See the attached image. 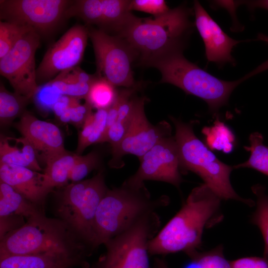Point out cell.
<instances>
[{
    "label": "cell",
    "mask_w": 268,
    "mask_h": 268,
    "mask_svg": "<svg viewBox=\"0 0 268 268\" xmlns=\"http://www.w3.org/2000/svg\"><path fill=\"white\" fill-rule=\"evenodd\" d=\"M221 200L204 183L193 189L180 210L148 242L149 255L183 252L189 256L197 251L204 229L218 218Z\"/></svg>",
    "instance_id": "6da1fadb"
},
{
    "label": "cell",
    "mask_w": 268,
    "mask_h": 268,
    "mask_svg": "<svg viewBox=\"0 0 268 268\" xmlns=\"http://www.w3.org/2000/svg\"><path fill=\"white\" fill-rule=\"evenodd\" d=\"M190 11L186 6L180 5L157 17H137L119 37L135 51L138 64L145 66L151 60L183 49L192 27Z\"/></svg>",
    "instance_id": "7a4b0ae2"
},
{
    "label": "cell",
    "mask_w": 268,
    "mask_h": 268,
    "mask_svg": "<svg viewBox=\"0 0 268 268\" xmlns=\"http://www.w3.org/2000/svg\"><path fill=\"white\" fill-rule=\"evenodd\" d=\"M165 196L153 199L144 186L136 188L123 183L108 189L96 214L94 235L95 248L127 230L146 214L166 206Z\"/></svg>",
    "instance_id": "3957f363"
},
{
    "label": "cell",
    "mask_w": 268,
    "mask_h": 268,
    "mask_svg": "<svg viewBox=\"0 0 268 268\" xmlns=\"http://www.w3.org/2000/svg\"><path fill=\"white\" fill-rule=\"evenodd\" d=\"M183 50L151 60L145 66L154 67L160 72L161 83L175 85L187 94L204 100L212 113L227 103L231 93L240 83L258 73L255 69L238 80H223L186 59Z\"/></svg>",
    "instance_id": "277c9868"
},
{
    "label": "cell",
    "mask_w": 268,
    "mask_h": 268,
    "mask_svg": "<svg viewBox=\"0 0 268 268\" xmlns=\"http://www.w3.org/2000/svg\"><path fill=\"white\" fill-rule=\"evenodd\" d=\"M51 251L78 252L87 257L92 253L67 224L45 213L26 220L0 240V257Z\"/></svg>",
    "instance_id": "5b68a950"
},
{
    "label": "cell",
    "mask_w": 268,
    "mask_h": 268,
    "mask_svg": "<svg viewBox=\"0 0 268 268\" xmlns=\"http://www.w3.org/2000/svg\"><path fill=\"white\" fill-rule=\"evenodd\" d=\"M170 119L175 127L174 137L182 171L197 174L221 200H233L252 205L253 201L240 197L232 186L230 176L233 166L216 157L196 135L193 125L174 117Z\"/></svg>",
    "instance_id": "8992f818"
},
{
    "label": "cell",
    "mask_w": 268,
    "mask_h": 268,
    "mask_svg": "<svg viewBox=\"0 0 268 268\" xmlns=\"http://www.w3.org/2000/svg\"><path fill=\"white\" fill-rule=\"evenodd\" d=\"M59 189L55 205L57 218L67 224L92 252L96 249V212L108 189L103 172L100 171L91 178L71 182Z\"/></svg>",
    "instance_id": "52a82bcc"
},
{
    "label": "cell",
    "mask_w": 268,
    "mask_h": 268,
    "mask_svg": "<svg viewBox=\"0 0 268 268\" xmlns=\"http://www.w3.org/2000/svg\"><path fill=\"white\" fill-rule=\"evenodd\" d=\"M161 222L155 211L149 212L104 245L106 251L92 268H151L148 244L159 232Z\"/></svg>",
    "instance_id": "ba28073f"
},
{
    "label": "cell",
    "mask_w": 268,
    "mask_h": 268,
    "mask_svg": "<svg viewBox=\"0 0 268 268\" xmlns=\"http://www.w3.org/2000/svg\"><path fill=\"white\" fill-rule=\"evenodd\" d=\"M95 56L96 74L114 86L129 88L136 83L132 65L137 60L135 51L123 38L100 29L88 27Z\"/></svg>",
    "instance_id": "9c48e42d"
},
{
    "label": "cell",
    "mask_w": 268,
    "mask_h": 268,
    "mask_svg": "<svg viewBox=\"0 0 268 268\" xmlns=\"http://www.w3.org/2000/svg\"><path fill=\"white\" fill-rule=\"evenodd\" d=\"M41 36L33 29L26 32L11 50L0 59V73L14 92L30 99L39 85L36 79L35 56Z\"/></svg>",
    "instance_id": "30bf717a"
},
{
    "label": "cell",
    "mask_w": 268,
    "mask_h": 268,
    "mask_svg": "<svg viewBox=\"0 0 268 268\" xmlns=\"http://www.w3.org/2000/svg\"><path fill=\"white\" fill-rule=\"evenodd\" d=\"M72 1L0 0V18L32 28L41 37L52 32Z\"/></svg>",
    "instance_id": "8fae6325"
},
{
    "label": "cell",
    "mask_w": 268,
    "mask_h": 268,
    "mask_svg": "<svg viewBox=\"0 0 268 268\" xmlns=\"http://www.w3.org/2000/svg\"><path fill=\"white\" fill-rule=\"evenodd\" d=\"M139 159L138 169L124 182V184L141 188L144 186V181L154 180L179 187L182 182V169L174 136L161 139Z\"/></svg>",
    "instance_id": "7c38bea8"
},
{
    "label": "cell",
    "mask_w": 268,
    "mask_h": 268,
    "mask_svg": "<svg viewBox=\"0 0 268 268\" xmlns=\"http://www.w3.org/2000/svg\"><path fill=\"white\" fill-rule=\"evenodd\" d=\"M145 101V97L137 98L128 132L121 143L112 149L111 167H122V158L127 154L139 158L161 139L171 135V127L167 122L153 125L148 121L144 112Z\"/></svg>",
    "instance_id": "4fadbf2b"
},
{
    "label": "cell",
    "mask_w": 268,
    "mask_h": 268,
    "mask_svg": "<svg viewBox=\"0 0 268 268\" xmlns=\"http://www.w3.org/2000/svg\"><path fill=\"white\" fill-rule=\"evenodd\" d=\"M88 37L87 27L77 24L51 45L36 68L38 85L76 67L83 59Z\"/></svg>",
    "instance_id": "5bb4252c"
},
{
    "label": "cell",
    "mask_w": 268,
    "mask_h": 268,
    "mask_svg": "<svg viewBox=\"0 0 268 268\" xmlns=\"http://www.w3.org/2000/svg\"><path fill=\"white\" fill-rule=\"evenodd\" d=\"M15 128L45 161L47 158L63 152L64 139L60 129L55 124L41 120L25 111Z\"/></svg>",
    "instance_id": "9a60e30c"
},
{
    "label": "cell",
    "mask_w": 268,
    "mask_h": 268,
    "mask_svg": "<svg viewBox=\"0 0 268 268\" xmlns=\"http://www.w3.org/2000/svg\"><path fill=\"white\" fill-rule=\"evenodd\" d=\"M195 25L204 42L208 62L223 64L233 63V47L240 42L229 37L211 17L199 1H194Z\"/></svg>",
    "instance_id": "2e32d148"
},
{
    "label": "cell",
    "mask_w": 268,
    "mask_h": 268,
    "mask_svg": "<svg viewBox=\"0 0 268 268\" xmlns=\"http://www.w3.org/2000/svg\"><path fill=\"white\" fill-rule=\"evenodd\" d=\"M44 174L23 166L0 164V181L44 209L48 195L54 192L44 182Z\"/></svg>",
    "instance_id": "e0dca14e"
},
{
    "label": "cell",
    "mask_w": 268,
    "mask_h": 268,
    "mask_svg": "<svg viewBox=\"0 0 268 268\" xmlns=\"http://www.w3.org/2000/svg\"><path fill=\"white\" fill-rule=\"evenodd\" d=\"M86 256L74 252L51 251L0 257V268H88Z\"/></svg>",
    "instance_id": "ac0fdd59"
},
{
    "label": "cell",
    "mask_w": 268,
    "mask_h": 268,
    "mask_svg": "<svg viewBox=\"0 0 268 268\" xmlns=\"http://www.w3.org/2000/svg\"><path fill=\"white\" fill-rule=\"evenodd\" d=\"M102 21L100 29L121 36L135 21L129 0H102Z\"/></svg>",
    "instance_id": "d6986e66"
},
{
    "label": "cell",
    "mask_w": 268,
    "mask_h": 268,
    "mask_svg": "<svg viewBox=\"0 0 268 268\" xmlns=\"http://www.w3.org/2000/svg\"><path fill=\"white\" fill-rule=\"evenodd\" d=\"M15 145L10 143L8 137L0 135V164L16 165L27 167L37 172L42 169L37 159L36 152L30 143L23 137H21V147L14 138Z\"/></svg>",
    "instance_id": "ffe728a7"
},
{
    "label": "cell",
    "mask_w": 268,
    "mask_h": 268,
    "mask_svg": "<svg viewBox=\"0 0 268 268\" xmlns=\"http://www.w3.org/2000/svg\"><path fill=\"white\" fill-rule=\"evenodd\" d=\"M44 213V209L26 199L8 184L0 182V217L18 215L26 220Z\"/></svg>",
    "instance_id": "44dd1931"
},
{
    "label": "cell",
    "mask_w": 268,
    "mask_h": 268,
    "mask_svg": "<svg viewBox=\"0 0 268 268\" xmlns=\"http://www.w3.org/2000/svg\"><path fill=\"white\" fill-rule=\"evenodd\" d=\"M78 155L67 150L47 158L45 162L44 179L46 186L54 190L68 185L69 176Z\"/></svg>",
    "instance_id": "7402d4cb"
},
{
    "label": "cell",
    "mask_w": 268,
    "mask_h": 268,
    "mask_svg": "<svg viewBox=\"0 0 268 268\" xmlns=\"http://www.w3.org/2000/svg\"><path fill=\"white\" fill-rule=\"evenodd\" d=\"M108 109H98L87 118L79 134L76 153L80 155L88 146L103 142L107 132Z\"/></svg>",
    "instance_id": "603a6c76"
},
{
    "label": "cell",
    "mask_w": 268,
    "mask_h": 268,
    "mask_svg": "<svg viewBox=\"0 0 268 268\" xmlns=\"http://www.w3.org/2000/svg\"><path fill=\"white\" fill-rule=\"evenodd\" d=\"M250 146H245L250 152L245 162L233 166L234 169L249 168L256 170L268 177V146L264 144V137L258 132L252 133L249 138Z\"/></svg>",
    "instance_id": "cb8c5ba5"
},
{
    "label": "cell",
    "mask_w": 268,
    "mask_h": 268,
    "mask_svg": "<svg viewBox=\"0 0 268 268\" xmlns=\"http://www.w3.org/2000/svg\"><path fill=\"white\" fill-rule=\"evenodd\" d=\"M79 17L88 26L96 25L100 28L102 21V0L72 1L66 9L65 18Z\"/></svg>",
    "instance_id": "d4e9b609"
},
{
    "label": "cell",
    "mask_w": 268,
    "mask_h": 268,
    "mask_svg": "<svg viewBox=\"0 0 268 268\" xmlns=\"http://www.w3.org/2000/svg\"><path fill=\"white\" fill-rule=\"evenodd\" d=\"M117 94L115 86L97 74L85 99L92 108L108 109L115 101Z\"/></svg>",
    "instance_id": "484cf974"
},
{
    "label": "cell",
    "mask_w": 268,
    "mask_h": 268,
    "mask_svg": "<svg viewBox=\"0 0 268 268\" xmlns=\"http://www.w3.org/2000/svg\"><path fill=\"white\" fill-rule=\"evenodd\" d=\"M30 99L15 92L7 90L3 84L0 86V120L1 124H6L22 115Z\"/></svg>",
    "instance_id": "4316f807"
},
{
    "label": "cell",
    "mask_w": 268,
    "mask_h": 268,
    "mask_svg": "<svg viewBox=\"0 0 268 268\" xmlns=\"http://www.w3.org/2000/svg\"><path fill=\"white\" fill-rule=\"evenodd\" d=\"M252 189L257 197V205L251 222L257 226L262 233L265 243L264 256L268 257V195L261 185H255Z\"/></svg>",
    "instance_id": "83f0119b"
},
{
    "label": "cell",
    "mask_w": 268,
    "mask_h": 268,
    "mask_svg": "<svg viewBox=\"0 0 268 268\" xmlns=\"http://www.w3.org/2000/svg\"><path fill=\"white\" fill-rule=\"evenodd\" d=\"M50 81L58 89L62 95L79 99L86 98L92 84L79 81L70 70L60 73Z\"/></svg>",
    "instance_id": "f1b7e54d"
},
{
    "label": "cell",
    "mask_w": 268,
    "mask_h": 268,
    "mask_svg": "<svg viewBox=\"0 0 268 268\" xmlns=\"http://www.w3.org/2000/svg\"><path fill=\"white\" fill-rule=\"evenodd\" d=\"M189 256L190 261L184 268H231L230 262L223 255L221 246L205 252L196 251Z\"/></svg>",
    "instance_id": "f546056e"
},
{
    "label": "cell",
    "mask_w": 268,
    "mask_h": 268,
    "mask_svg": "<svg viewBox=\"0 0 268 268\" xmlns=\"http://www.w3.org/2000/svg\"><path fill=\"white\" fill-rule=\"evenodd\" d=\"M29 27L6 21L0 22V59L5 56L19 39L28 31Z\"/></svg>",
    "instance_id": "4dcf8cb0"
},
{
    "label": "cell",
    "mask_w": 268,
    "mask_h": 268,
    "mask_svg": "<svg viewBox=\"0 0 268 268\" xmlns=\"http://www.w3.org/2000/svg\"><path fill=\"white\" fill-rule=\"evenodd\" d=\"M99 164V155L95 151L85 155H78L70 172L69 181L71 182L82 181L91 171L96 169Z\"/></svg>",
    "instance_id": "1f68e13d"
},
{
    "label": "cell",
    "mask_w": 268,
    "mask_h": 268,
    "mask_svg": "<svg viewBox=\"0 0 268 268\" xmlns=\"http://www.w3.org/2000/svg\"><path fill=\"white\" fill-rule=\"evenodd\" d=\"M62 96L50 81L39 85L33 98L36 106L44 111H53L54 106Z\"/></svg>",
    "instance_id": "d6a6232c"
},
{
    "label": "cell",
    "mask_w": 268,
    "mask_h": 268,
    "mask_svg": "<svg viewBox=\"0 0 268 268\" xmlns=\"http://www.w3.org/2000/svg\"><path fill=\"white\" fill-rule=\"evenodd\" d=\"M130 8L142 11L157 17L167 12L170 9L163 0H131Z\"/></svg>",
    "instance_id": "836d02e7"
},
{
    "label": "cell",
    "mask_w": 268,
    "mask_h": 268,
    "mask_svg": "<svg viewBox=\"0 0 268 268\" xmlns=\"http://www.w3.org/2000/svg\"><path fill=\"white\" fill-rule=\"evenodd\" d=\"M24 219L23 216L14 214L0 217V240L23 226L26 223Z\"/></svg>",
    "instance_id": "e575fe53"
},
{
    "label": "cell",
    "mask_w": 268,
    "mask_h": 268,
    "mask_svg": "<svg viewBox=\"0 0 268 268\" xmlns=\"http://www.w3.org/2000/svg\"><path fill=\"white\" fill-rule=\"evenodd\" d=\"M92 107L87 102L78 104L70 108V123L77 127H82L92 113Z\"/></svg>",
    "instance_id": "d590c367"
},
{
    "label": "cell",
    "mask_w": 268,
    "mask_h": 268,
    "mask_svg": "<svg viewBox=\"0 0 268 268\" xmlns=\"http://www.w3.org/2000/svg\"><path fill=\"white\" fill-rule=\"evenodd\" d=\"M231 268H268V257H247L230 262Z\"/></svg>",
    "instance_id": "8d00e7d4"
},
{
    "label": "cell",
    "mask_w": 268,
    "mask_h": 268,
    "mask_svg": "<svg viewBox=\"0 0 268 268\" xmlns=\"http://www.w3.org/2000/svg\"><path fill=\"white\" fill-rule=\"evenodd\" d=\"M80 100L76 98L62 95L53 109L56 117L59 119L68 109L80 103Z\"/></svg>",
    "instance_id": "74e56055"
},
{
    "label": "cell",
    "mask_w": 268,
    "mask_h": 268,
    "mask_svg": "<svg viewBox=\"0 0 268 268\" xmlns=\"http://www.w3.org/2000/svg\"><path fill=\"white\" fill-rule=\"evenodd\" d=\"M240 3L246 4L251 9L260 7L268 10V0L242 1Z\"/></svg>",
    "instance_id": "f35d334b"
},
{
    "label": "cell",
    "mask_w": 268,
    "mask_h": 268,
    "mask_svg": "<svg viewBox=\"0 0 268 268\" xmlns=\"http://www.w3.org/2000/svg\"><path fill=\"white\" fill-rule=\"evenodd\" d=\"M151 268H169V267L163 260L156 258L154 259Z\"/></svg>",
    "instance_id": "ab89813d"
},
{
    "label": "cell",
    "mask_w": 268,
    "mask_h": 268,
    "mask_svg": "<svg viewBox=\"0 0 268 268\" xmlns=\"http://www.w3.org/2000/svg\"><path fill=\"white\" fill-rule=\"evenodd\" d=\"M256 40H261L268 43V36L262 33H259L258 34L257 38Z\"/></svg>",
    "instance_id": "60d3db41"
}]
</instances>
